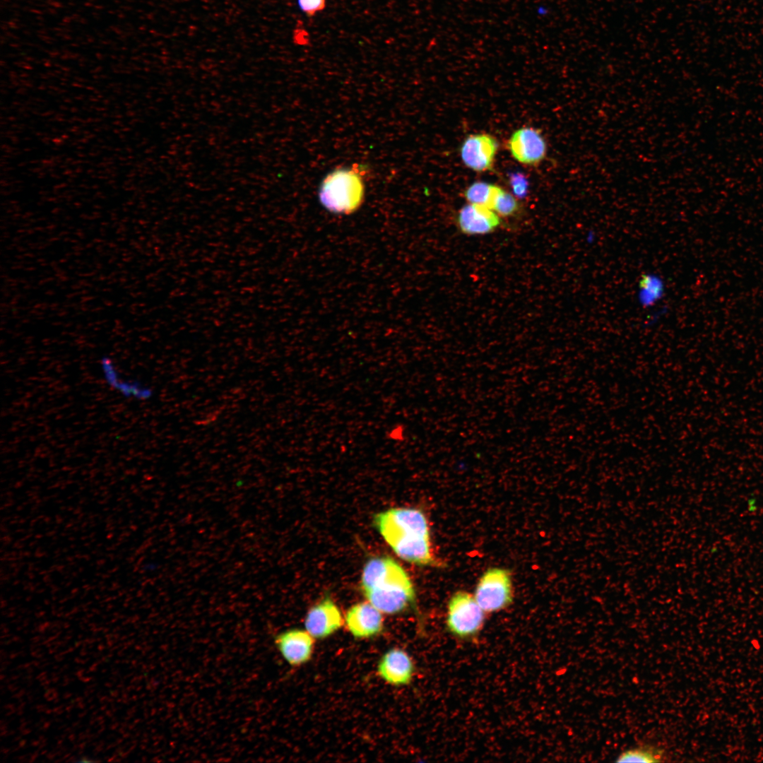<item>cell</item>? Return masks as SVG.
<instances>
[{
    "mask_svg": "<svg viewBox=\"0 0 763 763\" xmlns=\"http://www.w3.org/2000/svg\"><path fill=\"white\" fill-rule=\"evenodd\" d=\"M509 150L519 162L534 165L540 163L547 152L546 142L541 134L531 127H524L513 133L508 142Z\"/></svg>",
    "mask_w": 763,
    "mask_h": 763,
    "instance_id": "7c38bea8",
    "label": "cell"
},
{
    "mask_svg": "<svg viewBox=\"0 0 763 763\" xmlns=\"http://www.w3.org/2000/svg\"><path fill=\"white\" fill-rule=\"evenodd\" d=\"M519 207V203L515 197L502 189L497 197L493 211L499 215L508 217L514 215Z\"/></svg>",
    "mask_w": 763,
    "mask_h": 763,
    "instance_id": "2e32d148",
    "label": "cell"
},
{
    "mask_svg": "<svg viewBox=\"0 0 763 763\" xmlns=\"http://www.w3.org/2000/svg\"><path fill=\"white\" fill-rule=\"evenodd\" d=\"M415 666L411 656L401 648H391L380 658L377 673L385 682L394 686L407 685L414 677Z\"/></svg>",
    "mask_w": 763,
    "mask_h": 763,
    "instance_id": "30bf717a",
    "label": "cell"
},
{
    "mask_svg": "<svg viewBox=\"0 0 763 763\" xmlns=\"http://www.w3.org/2000/svg\"><path fill=\"white\" fill-rule=\"evenodd\" d=\"M498 149L497 140L486 134L468 136L463 142L460 154L464 165L476 172L492 169Z\"/></svg>",
    "mask_w": 763,
    "mask_h": 763,
    "instance_id": "9c48e42d",
    "label": "cell"
},
{
    "mask_svg": "<svg viewBox=\"0 0 763 763\" xmlns=\"http://www.w3.org/2000/svg\"><path fill=\"white\" fill-rule=\"evenodd\" d=\"M666 752L664 750L656 746L642 745L632 747L622 752L617 762H660L664 760Z\"/></svg>",
    "mask_w": 763,
    "mask_h": 763,
    "instance_id": "9a60e30c",
    "label": "cell"
},
{
    "mask_svg": "<svg viewBox=\"0 0 763 763\" xmlns=\"http://www.w3.org/2000/svg\"><path fill=\"white\" fill-rule=\"evenodd\" d=\"M383 614L367 601L352 605L346 612L344 623L356 639H370L381 634L384 627Z\"/></svg>",
    "mask_w": 763,
    "mask_h": 763,
    "instance_id": "ba28073f",
    "label": "cell"
},
{
    "mask_svg": "<svg viewBox=\"0 0 763 763\" xmlns=\"http://www.w3.org/2000/svg\"><path fill=\"white\" fill-rule=\"evenodd\" d=\"M360 586L367 601L384 614H399L415 605V592L410 577L390 557L367 560Z\"/></svg>",
    "mask_w": 763,
    "mask_h": 763,
    "instance_id": "7a4b0ae2",
    "label": "cell"
},
{
    "mask_svg": "<svg viewBox=\"0 0 763 763\" xmlns=\"http://www.w3.org/2000/svg\"><path fill=\"white\" fill-rule=\"evenodd\" d=\"M509 184L516 197L523 199L526 196L528 184L524 175L519 172L511 174L509 177Z\"/></svg>",
    "mask_w": 763,
    "mask_h": 763,
    "instance_id": "e0dca14e",
    "label": "cell"
},
{
    "mask_svg": "<svg viewBox=\"0 0 763 763\" xmlns=\"http://www.w3.org/2000/svg\"><path fill=\"white\" fill-rule=\"evenodd\" d=\"M368 175L367 167L357 163L333 170L321 183L320 202L328 211L336 214L355 212L364 201L365 179Z\"/></svg>",
    "mask_w": 763,
    "mask_h": 763,
    "instance_id": "3957f363",
    "label": "cell"
},
{
    "mask_svg": "<svg viewBox=\"0 0 763 763\" xmlns=\"http://www.w3.org/2000/svg\"><path fill=\"white\" fill-rule=\"evenodd\" d=\"M503 189L485 182H475L464 191L469 203L485 206L493 211L497 197Z\"/></svg>",
    "mask_w": 763,
    "mask_h": 763,
    "instance_id": "5bb4252c",
    "label": "cell"
},
{
    "mask_svg": "<svg viewBox=\"0 0 763 763\" xmlns=\"http://www.w3.org/2000/svg\"><path fill=\"white\" fill-rule=\"evenodd\" d=\"M374 525L402 560L422 566H436L430 528L424 513L415 508H391L374 517Z\"/></svg>",
    "mask_w": 763,
    "mask_h": 763,
    "instance_id": "6da1fadb",
    "label": "cell"
},
{
    "mask_svg": "<svg viewBox=\"0 0 763 763\" xmlns=\"http://www.w3.org/2000/svg\"><path fill=\"white\" fill-rule=\"evenodd\" d=\"M473 596L486 613L505 609L513 601L510 572L501 567L487 569L480 578Z\"/></svg>",
    "mask_w": 763,
    "mask_h": 763,
    "instance_id": "5b68a950",
    "label": "cell"
},
{
    "mask_svg": "<svg viewBox=\"0 0 763 763\" xmlns=\"http://www.w3.org/2000/svg\"><path fill=\"white\" fill-rule=\"evenodd\" d=\"M403 431H404V430H403L402 426L396 427H395L394 428H393L391 430V432H389V435L390 438H391L393 439L401 440V439H402L403 436Z\"/></svg>",
    "mask_w": 763,
    "mask_h": 763,
    "instance_id": "d6986e66",
    "label": "cell"
},
{
    "mask_svg": "<svg viewBox=\"0 0 763 763\" xmlns=\"http://www.w3.org/2000/svg\"><path fill=\"white\" fill-rule=\"evenodd\" d=\"M485 614L473 595L465 591H456L448 601L446 630L460 640H473L484 627Z\"/></svg>",
    "mask_w": 763,
    "mask_h": 763,
    "instance_id": "277c9868",
    "label": "cell"
},
{
    "mask_svg": "<svg viewBox=\"0 0 763 763\" xmlns=\"http://www.w3.org/2000/svg\"><path fill=\"white\" fill-rule=\"evenodd\" d=\"M300 10L309 18L324 9L326 0H297Z\"/></svg>",
    "mask_w": 763,
    "mask_h": 763,
    "instance_id": "ac0fdd59",
    "label": "cell"
},
{
    "mask_svg": "<svg viewBox=\"0 0 763 763\" xmlns=\"http://www.w3.org/2000/svg\"><path fill=\"white\" fill-rule=\"evenodd\" d=\"M461 232L468 235H483L492 232L500 224L498 215L485 206L469 203L461 208L457 218Z\"/></svg>",
    "mask_w": 763,
    "mask_h": 763,
    "instance_id": "4fadbf2b",
    "label": "cell"
},
{
    "mask_svg": "<svg viewBox=\"0 0 763 763\" xmlns=\"http://www.w3.org/2000/svg\"><path fill=\"white\" fill-rule=\"evenodd\" d=\"M99 367L105 383L124 398L144 401L153 396V390L149 386L138 380L124 377L110 357H102Z\"/></svg>",
    "mask_w": 763,
    "mask_h": 763,
    "instance_id": "8fae6325",
    "label": "cell"
},
{
    "mask_svg": "<svg viewBox=\"0 0 763 763\" xmlns=\"http://www.w3.org/2000/svg\"><path fill=\"white\" fill-rule=\"evenodd\" d=\"M344 623L341 612L329 597L310 608L304 619V629L315 639H326L340 629Z\"/></svg>",
    "mask_w": 763,
    "mask_h": 763,
    "instance_id": "52a82bcc",
    "label": "cell"
},
{
    "mask_svg": "<svg viewBox=\"0 0 763 763\" xmlns=\"http://www.w3.org/2000/svg\"><path fill=\"white\" fill-rule=\"evenodd\" d=\"M315 639L304 629L291 628L274 637V644L283 658L292 667H300L309 662L314 653Z\"/></svg>",
    "mask_w": 763,
    "mask_h": 763,
    "instance_id": "8992f818",
    "label": "cell"
}]
</instances>
